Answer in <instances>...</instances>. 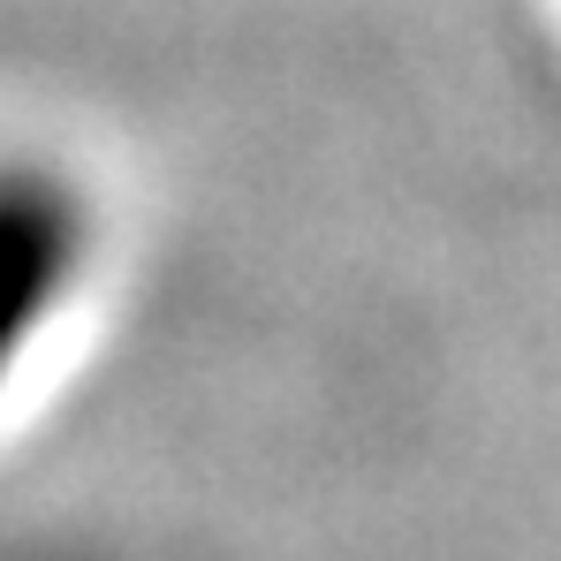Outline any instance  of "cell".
Instances as JSON below:
<instances>
[{"label": "cell", "mask_w": 561, "mask_h": 561, "mask_svg": "<svg viewBox=\"0 0 561 561\" xmlns=\"http://www.w3.org/2000/svg\"><path fill=\"white\" fill-rule=\"evenodd\" d=\"M92 266V205L61 168L0 160V394Z\"/></svg>", "instance_id": "cell-1"}]
</instances>
